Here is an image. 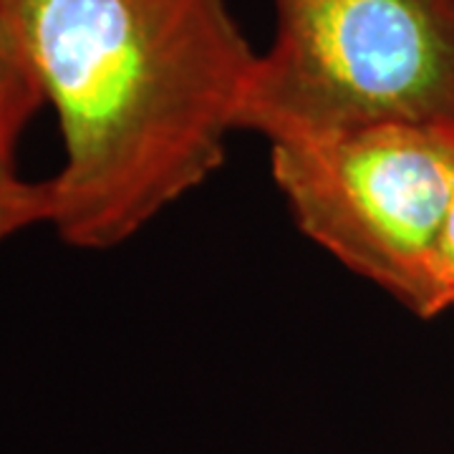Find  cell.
Listing matches in <instances>:
<instances>
[{
	"label": "cell",
	"instance_id": "obj_6",
	"mask_svg": "<svg viewBox=\"0 0 454 454\" xmlns=\"http://www.w3.org/2000/svg\"><path fill=\"white\" fill-rule=\"evenodd\" d=\"M444 310H454V192L439 227L429 276V318Z\"/></svg>",
	"mask_w": 454,
	"mask_h": 454
},
{
	"label": "cell",
	"instance_id": "obj_5",
	"mask_svg": "<svg viewBox=\"0 0 454 454\" xmlns=\"http://www.w3.org/2000/svg\"><path fill=\"white\" fill-rule=\"evenodd\" d=\"M51 187L49 182H0V240L33 223H49Z\"/></svg>",
	"mask_w": 454,
	"mask_h": 454
},
{
	"label": "cell",
	"instance_id": "obj_2",
	"mask_svg": "<svg viewBox=\"0 0 454 454\" xmlns=\"http://www.w3.org/2000/svg\"><path fill=\"white\" fill-rule=\"evenodd\" d=\"M243 129L265 142L373 121L454 124V0H273Z\"/></svg>",
	"mask_w": 454,
	"mask_h": 454
},
{
	"label": "cell",
	"instance_id": "obj_4",
	"mask_svg": "<svg viewBox=\"0 0 454 454\" xmlns=\"http://www.w3.org/2000/svg\"><path fill=\"white\" fill-rule=\"evenodd\" d=\"M41 104L43 94L31 66L18 46L8 20L0 13V182L16 179L13 160L18 137Z\"/></svg>",
	"mask_w": 454,
	"mask_h": 454
},
{
	"label": "cell",
	"instance_id": "obj_3",
	"mask_svg": "<svg viewBox=\"0 0 454 454\" xmlns=\"http://www.w3.org/2000/svg\"><path fill=\"white\" fill-rule=\"evenodd\" d=\"M303 235L429 318V276L454 192V124L373 121L270 139Z\"/></svg>",
	"mask_w": 454,
	"mask_h": 454
},
{
	"label": "cell",
	"instance_id": "obj_1",
	"mask_svg": "<svg viewBox=\"0 0 454 454\" xmlns=\"http://www.w3.org/2000/svg\"><path fill=\"white\" fill-rule=\"evenodd\" d=\"M64 139L49 223L127 243L225 162L258 53L225 0H0Z\"/></svg>",
	"mask_w": 454,
	"mask_h": 454
}]
</instances>
